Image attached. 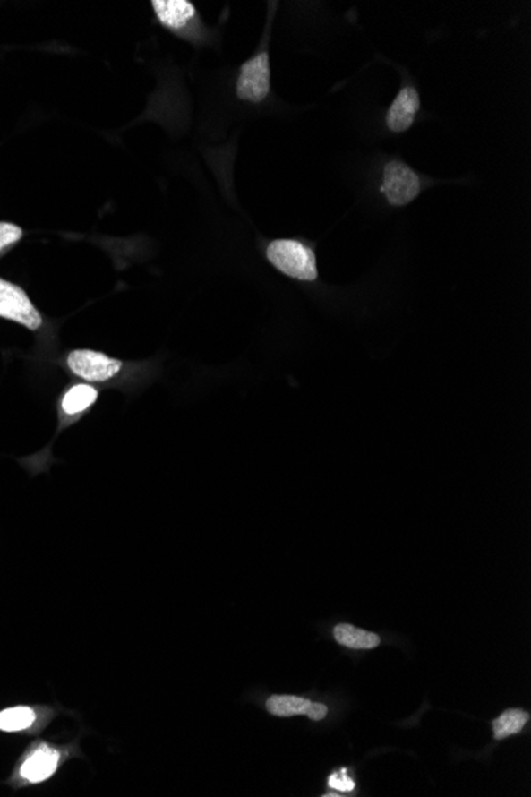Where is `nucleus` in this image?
Listing matches in <instances>:
<instances>
[{
  "label": "nucleus",
  "instance_id": "obj_15",
  "mask_svg": "<svg viewBox=\"0 0 531 797\" xmlns=\"http://www.w3.org/2000/svg\"><path fill=\"white\" fill-rule=\"evenodd\" d=\"M328 784L334 790L344 791V793H350V791L355 790L354 780L347 776V770L346 769L336 772V774L330 776Z\"/></svg>",
  "mask_w": 531,
  "mask_h": 797
},
{
  "label": "nucleus",
  "instance_id": "obj_4",
  "mask_svg": "<svg viewBox=\"0 0 531 797\" xmlns=\"http://www.w3.org/2000/svg\"><path fill=\"white\" fill-rule=\"evenodd\" d=\"M0 317L16 321L29 330L42 327V315L18 285L0 279Z\"/></svg>",
  "mask_w": 531,
  "mask_h": 797
},
{
  "label": "nucleus",
  "instance_id": "obj_5",
  "mask_svg": "<svg viewBox=\"0 0 531 797\" xmlns=\"http://www.w3.org/2000/svg\"><path fill=\"white\" fill-rule=\"evenodd\" d=\"M67 364L75 376L90 382L115 378L123 368L120 360L94 350H73L67 356Z\"/></svg>",
  "mask_w": 531,
  "mask_h": 797
},
{
  "label": "nucleus",
  "instance_id": "obj_11",
  "mask_svg": "<svg viewBox=\"0 0 531 797\" xmlns=\"http://www.w3.org/2000/svg\"><path fill=\"white\" fill-rule=\"evenodd\" d=\"M311 707L312 702L307 698H298V696H284V694L270 696L266 702V710L278 718H291V716H298V715L307 716Z\"/></svg>",
  "mask_w": 531,
  "mask_h": 797
},
{
  "label": "nucleus",
  "instance_id": "obj_16",
  "mask_svg": "<svg viewBox=\"0 0 531 797\" xmlns=\"http://www.w3.org/2000/svg\"><path fill=\"white\" fill-rule=\"evenodd\" d=\"M326 713H328L326 705L312 704L311 710L307 713V718H311L312 721H320V719L325 718Z\"/></svg>",
  "mask_w": 531,
  "mask_h": 797
},
{
  "label": "nucleus",
  "instance_id": "obj_3",
  "mask_svg": "<svg viewBox=\"0 0 531 797\" xmlns=\"http://www.w3.org/2000/svg\"><path fill=\"white\" fill-rule=\"evenodd\" d=\"M63 756H64L63 750L51 747L45 741H37L36 745L29 748L28 753L22 756L16 770L18 778L22 784H43L56 774L61 762L64 759Z\"/></svg>",
  "mask_w": 531,
  "mask_h": 797
},
{
  "label": "nucleus",
  "instance_id": "obj_10",
  "mask_svg": "<svg viewBox=\"0 0 531 797\" xmlns=\"http://www.w3.org/2000/svg\"><path fill=\"white\" fill-rule=\"evenodd\" d=\"M334 638L342 647H347V648L352 649L376 648V647H379V643H381L379 635L368 632V630H363V629H356L354 626H348V624H339V626L334 627Z\"/></svg>",
  "mask_w": 531,
  "mask_h": 797
},
{
  "label": "nucleus",
  "instance_id": "obj_2",
  "mask_svg": "<svg viewBox=\"0 0 531 797\" xmlns=\"http://www.w3.org/2000/svg\"><path fill=\"white\" fill-rule=\"evenodd\" d=\"M422 192V180L417 172L399 159H391L383 166L381 193L390 206L403 207L415 200Z\"/></svg>",
  "mask_w": 531,
  "mask_h": 797
},
{
  "label": "nucleus",
  "instance_id": "obj_12",
  "mask_svg": "<svg viewBox=\"0 0 531 797\" xmlns=\"http://www.w3.org/2000/svg\"><path fill=\"white\" fill-rule=\"evenodd\" d=\"M530 715L520 708H510L493 721V735L496 741H503L510 735L518 733L524 729Z\"/></svg>",
  "mask_w": 531,
  "mask_h": 797
},
{
  "label": "nucleus",
  "instance_id": "obj_8",
  "mask_svg": "<svg viewBox=\"0 0 531 797\" xmlns=\"http://www.w3.org/2000/svg\"><path fill=\"white\" fill-rule=\"evenodd\" d=\"M151 5L159 21L172 30L186 28L196 18V8L186 0H155Z\"/></svg>",
  "mask_w": 531,
  "mask_h": 797
},
{
  "label": "nucleus",
  "instance_id": "obj_6",
  "mask_svg": "<svg viewBox=\"0 0 531 797\" xmlns=\"http://www.w3.org/2000/svg\"><path fill=\"white\" fill-rule=\"evenodd\" d=\"M270 91V56L268 53H260L242 65L237 79V96L248 102H261Z\"/></svg>",
  "mask_w": 531,
  "mask_h": 797
},
{
  "label": "nucleus",
  "instance_id": "obj_9",
  "mask_svg": "<svg viewBox=\"0 0 531 797\" xmlns=\"http://www.w3.org/2000/svg\"><path fill=\"white\" fill-rule=\"evenodd\" d=\"M39 719L40 713L34 707L29 705L8 707L0 712V731L8 733H28L37 726Z\"/></svg>",
  "mask_w": 531,
  "mask_h": 797
},
{
  "label": "nucleus",
  "instance_id": "obj_14",
  "mask_svg": "<svg viewBox=\"0 0 531 797\" xmlns=\"http://www.w3.org/2000/svg\"><path fill=\"white\" fill-rule=\"evenodd\" d=\"M22 229L16 227L13 223H0V250L5 249L7 245L18 243L21 239Z\"/></svg>",
  "mask_w": 531,
  "mask_h": 797
},
{
  "label": "nucleus",
  "instance_id": "obj_7",
  "mask_svg": "<svg viewBox=\"0 0 531 797\" xmlns=\"http://www.w3.org/2000/svg\"><path fill=\"white\" fill-rule=\"evenodd\" d=\"M418 110H420V98L417 90L414 86H404L387 112L385 120L387 128L397 134L407 131L415 122Z\"/></svg>",
  "mask_w": 531,
  "mask_h": 797
},
{
  "label": "nucleus",
  "instance_id": "obj_13",
  "mask_svg": "<svg viewBox=\"0 0 531 797\" xmlns=\"http://www.w3.org/2000/svg\"><path fill=\"white\" fill-rule=\"evenodd\" d=\"M98 399V390L91 385H73L63 399V409L65 414H78L88 409Z\"/></svg>",
  "mask_w": 531,
  "mask_h": 797
},
{
  "label": "nucleus",
  "instance_id": "obj_1",
  "mask_svg": "<svg viewBox=\"0 0 531 797\" xmlns=\"http://www.w3.org/2000/svg\"><path fill=\"white\" fill-rule=\"evenodd\" d=\"M266 257L270 263L285 276L301 282H315L319 279L315 250L298 239H277L268 245Z\"/></svg>",
  "mask_w": 531,
  "mask_h": 797
}]
</instances>
